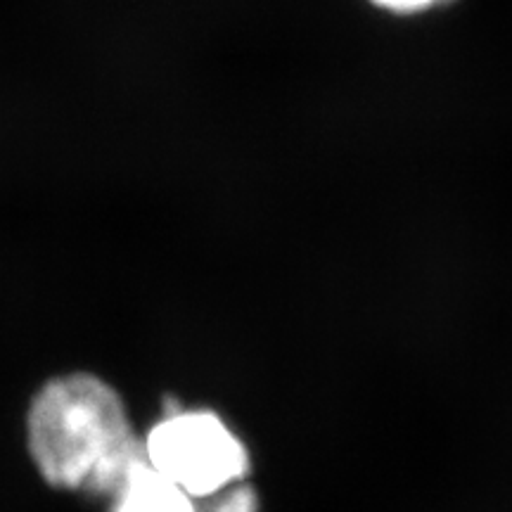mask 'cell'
Segmentation results:
<instances>
[{
  "label": "cell",
  "instance_id": "obj_1",
  "mask_svg": "<svg viewBox=\"0 0 512 512\" xmlns=\"http://www.w3.org/2000/svg\"><path fill=\"white\" fill-rule=\"evenodd\" d=\"M27 451L50 489L102 498L145 463L124 399L93 373L57 375L38 389L27 411Z\"/></svg>",
  "mask_w": 512,
  "mask_h": 512
},
{
  "label": "cell",
  "instance_id": "obj_2",
  "mask_svg": "<svg viewBox=\"0 0 512 512\" xmlns=\"http://www.w3.org/2000/svg\"><path fill=\"white\" fill-rule=\"evenodd\" d=\"M145 463L192 501L238 489L252 470L245 439L211 408L171 406L143 434Z\"/></svg>",
  "mask_w": 512,
  "mask_h": 512
},
{
  "label": "cell",
  "instance_id": "obj_3",
  "mask_svg": "<svg viewBox=\"0 0 512 512\" xmlns=\"http://www.w3.org/2000/svg\"><path fill=\"white\" fill-rule=\"evenodd\" d=\"M107 501L110 512H200V503L166 482L147 463L136 467Z\"/></svg>",
  "mask_w": 512,
  "mask_h": 512
},
{
  "label": "cell",
  "instance_id": "obj_4",
  "mask_svg": "<svg viewBox=\"0 0 512 512\" xmlns=\"http://www.w3.org/2000/svg\"><path fill=\"white\" fill-rule=\"evenodd\" d=\"M368 8L392 19H422L451 10L460 0H363Z\"/></svg>",
  "mask_w": 512,
  "mask_h": 512
},
{
  "label": "cell",
  "instance_id": "obj_5",
  "mask_svg": "<svg viewBox=\"0 0 512 512\" xmlns=\"http://www.w3.org/2000/svg\"><path fill=\"white\" fill-rule=\"evenodd\" d=\"M207 512H259V498L252 486L242 484L238 489L214 498Z\"/></svg>",
  "mask_w": 512,
  "mask_h": 512
}]
</instances>
